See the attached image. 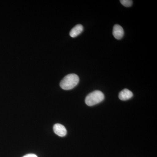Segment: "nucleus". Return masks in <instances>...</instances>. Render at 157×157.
Segmentation results:
<instances>
[{
  "instance_id": "obj_1",
  "label": "nucleus",
  "mask_w": 157,
  "mask_h": 157,
  "mask_svg": "<svg viewBox=\"0 0 157 157\" xmlns=\"http://www.w3.org/2000/svg\"><path fill=\"white\" fill-rule=\"evenodd\" d=\"M79 80V77L76 74H68L65 76L60 82V86L63 90H71L77 86Z\"/></svg>"
},
{
  "instance_id": "obj_2",
  "label": "nucleus",
  "mask_w": 157,
  "mask_h": 157,
  "mask_svg": "<svg viewBox=\"0 0 157 157\" xmlns=\"http://www.w3.org/2000/svg\"><path fill=\"white\" fill-rule=\"evenodd\" d=\"M104 99V94L100 90H95L89 94L85 99V103L89 106H92L102 102Z\"/></svg>"
},
{
  "instance_id": "obj_3",
  "label": "nucleus",
  "mask_w": 157,
  "mask_h": 157,
  "mask_svg": "<svg viewBox=\"0 0 157 157\" xmlns=\"http://www.w3.org/2000/svg\"><path fill=\"white\" fill-rule=\"evenodd\" d=\"M113 35L114 38L118 40H120L124 35V31L121 25L116 24L114 25L113 30Z\"/></svg>"
},
{
  "instance_id": "obj_4",
  "label": "nucleus",
  "mask_w": 157,
  "mask_h": 157,
  "mask_svg": "<svg viewBox=\"0 0 157 157\" xmlns=\"http://www.w3.org/2000/svg\"><path fill=\"white\" fill-rule=\"evenodd\" d=\"M53 131L56 135L60 137H64L67 134V130L65 127L59 124H55L54 125Z\"/></svg>"
},
{
  "instance_id": "obj_5",
  "label": "nucleus",
  "mask_w": 157,
  "mask_h": 157,
  "mask_svg": "<svg viewBox=\"0 0 157 157\" xmlns=\"http://www.w3.org/2000/svg\"><path fill=\"white\" fill-rule=\"evenodd\" d=\"M133 94L131 91L127 89L123 90L119 94V98L121 101H127L132 98Z\"/></svg>"
},
{
  "instance_id": "obj_6",
  "label": "nucleus",
  "mask_w": 157,
  "mask_h": 157,
  "mask_svg": "<svg viewBox=\"0 0 157 157\" xmlns=\"http://www.w3.org/2000/svg\"><path fill=\"white\" fill-rule=\"evenodd\" d=\"M83 30V27L82 25L80 24L77 25L70 31V36L72 38H75L80 35L82 33Z\"/></svg>"
},
{
  "instance_id": "obj_7",
  "label": "nucleus",
  "mask_w": 157,
  "mask_h": 157,
  "mask_svg": "<svg viewBox=\"0 0 157 157\" xmlns=\"http://www.w3.org/2000/svg\"><path fill=\"white\" fill-rule=\"evenodd\" d=\"M120 2L123 6L126 7H131L133 3L132 0H121Z\"/></svg>"
},
{
  "instance_id": "obj_8",
  "label": "nucleus",
  "mask_w": 157,
  "mask_h": 157,
  "mask_svg": "<svg viewBox=\"0 0 157 157\" xmlns=\"http://www.w3.org/2000/svg\"><path fill=\"white\" fill-rule=\"evenodd\" d=\"M22 157H38L36 155L33 154H28L25 155L24 156Z\"/></svg>"
}]
</instances>
